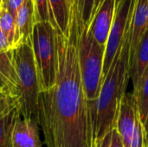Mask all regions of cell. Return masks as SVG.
<instances>
[{"label":"cell","instance_id":"cell-25","mask_svg":"<svg viewBox=\"0 0 148 147\" xmlns=\"http://www.w3.org/2000/svg\"><path fill=\"white\" fill-rule=\"evenodd\" d=\"M3 1H4V0H0V8H1V6H2V4H3Z\"/></svg>","mask_w":148,"mask_h":147},{"label":"cell","instance_id":"cell-6","mask_svg":"<svg viewBox=\"0 0 148 147\" xmlns=\"http://www.w3.org/2000/svg\"><path fill=\"white\" fill-rule=\"evenodd\" d=\"M131 3L132 0H121L116 5L114 22L106 43L102 69V82L107 76L117 53L121 49L124 42L128 26Z\"/></svg>","mask_w":148,"mask_h":147},{"label":"cell","instance_id":"cell-8","mask_svg":"<svg viewBox=\"0 0 148 147\" xmlns=\"http://www.w3.org/2000/svg\"><path fill=\"white\" fill-rule=\"evenodd\" d=\"M137 104L132 94H126L121 101L116 129L122 139L124 147H131L135 126Z\"/></svg>","mask_w":148,"mask_h":147},{"label":"cell","instance_id":"cell-22","mask_svg":"<svg viewBox=\"0 0 148 147\" xmlns=\"http://www.w3.org/2000/svg\"><path fill=\"white\" fill-rule=\"evenodd\" d=\"M11 48L7 37L5 36V35L3 34V32L2 31L1 28H0V53L4 52L9 50Z\"/></svg>","mask_w":148,"mask_h":147},{"label":"cell","instance_id":"cell-19","mask_svg":"<svg viewBox=\"0 0 148 147\" xmlns=\"http://www.w3.org/2000/svg\"><path fill=\"white\" fill-rule=\"evenodd\" d=\"M95 0H78V7L84 24H90L93 20V10Z\"/></svg>","mask_w":148,"mask_h":147},{"label":"cell","instance_id":"cell-1","mask_svg":"<svg viewBox=\"0 0 148 147\" xmlns=\"http://www.w3.org/2000/svg\"><path fill=\"white\" fill-rule=\"evenodd\" d=\"M78 0H70L69 36L56 30V76L55 84L41 91L37 123L47 147H92L94 113L82 80L78 51Z\"/></svg>","mask_w":148,"mask_h":147},{"label":"cell","instance_id":"cell-7","mask_svg":"<svg viewBox=\"0 0 148 147\" xmlns=\"http://www.w3.org/2000/svg\"><path fill=\"white\" fill-rule=\"evenodd\" d=\"M115 9L116 0H103L89 25L95 39L101 46H106L114 22Z\"/></svg>","mask_w":148,"mask_h":147},{"label":"cell","instance_id":"cell-28","mask_svg":"<svg viewBox=\"0 0 148 147\" xmlns=\"http://www.w3.org/2000/svg\"><path fill=\"white\" fill-rule=\"evenodd\" d=\"M147 145H148V143H147Z\"/></svg>","mask_w":148,"mask_h":147},{"label":"cell","instance_id":"cell-4","mask_svg":"<svg viewBox=\"0 0 148 147\" xmlns=\"http://www.w3.org/2000/svg\"><path fill=\"white\" fill-rule=\"evenodd\" d=\"M90 24H84L82 17L78 23L77 51L85 95L88 101L97 100L102 84V69L106 46L95 39Z\"/></svg>","mask_w":148,"mask_h":147},{"label":"cell","instance_id":"cell-13","mask_svg":"<svg viewBox=\"0 0 148 147\" xmlns=\"http://www.w3.org/2000/svg\"><path fill=\"white\" fill-rule=\"evenodd\" d=\"M142 123L145 122L148 110V65L132 93Z\"/></svg>","mask_w":148,"mask_h":147},{"label":"cell","instance_id":"cell-2","mask_svg":"<svg viewBox=\"0 0 148 147\" xmlns=\"http://www.w3.org/2000/svg\"><path fill=\"white\" fill-rule=\"evenodd\" d=\"M0 92L21 118L37 121L40 88L31 37L0 53Z\"/></svg>","mask_w":148,"mask_h":147},{"label":"cell","instance_id":"cell-5","mask_svg":"<svg viewBox=\"0 0 148 147\" xmlns=\"http://www.w3.org/2000/svg\"><path fill=\"white\" fill-rule=\"evenodd\" d=\"M31 42L41 91L49 89L56 76V30L49 22L35 23Z\"/></svg>","mask_w":148,"mask_h":147},{"label":"cell","instance_id":"cell-17","mask_svg":"<svg viewBox=\"0 0 148 147\" xmlns=\"http://www.w3.org/2000/svg\"><path fill=\"white\" fill-rule=\"evenodd\" d=\"M92 147H124V146L117 129L113 128L103 137L95 139L92 143Z\"/></svg>","mask_w":148,"mask_h":147},{"label":"cell","instance_id":"cell-15","mask_svg":"<svg viewBox=\"0 0 148 147\" xmlns=\"http://www.w3.org/2000/svg\"><path fill=\"white\" fill-rule=\"evenodd\" d=\"M0 28L5 36L7 37L11 48L14 46L15 39V30L16 23L15 18L11 16L5 6H1L0 8Z\"/></svg>","mask_w":148,"mask_h":147},{"label":"cell","instance_id":"cell-18","mask_svg":"<svg viewBox=\"0 0 148 147\" xmlns=\"http://www.w3.org/2000/svg\"><path fill=\"white\" fill-rule=\"evenodd\" d=\"M146 145H147V143H146L144 126L140 120L138 107H136L135 126H134V134H133L131 147H146Z\"/></svg>","mask_w":148,"mask_h":147},{"label":"cell","instance_id":"cell-10","mask_svg":"<svg viewBox=\"0 0 148 147\" xmlns=\"http://www.w3.org/2000/svg\"><path fill=\"white\" fill-rule=\"evenodd\" d=\"M15 23L16 30L14 45H16L31 37L33 28L36 23L33 0H23V4L17 12Z\"/></svg>","mask_w":148,"mask_h":147},{"label":"cell","instance_id":"cell-27","mask_svg":"<svg viewBox=\"0 0 148 147\" xmlns=\"http://www.w3.org/2000/svg\"><path fill=\"white\" fill-rule=\"evenodd\" d=\"M146 147H148V145H146Z\"/></svg>","mask_w":148,"mask_h":147},{"label":"cell","instance_id":"cell-3","mask_svg":"<svg viewBox=\"0 0 148 147\" xmlns=\"http://www.w3.org/2000/svg\"><path fill=\"white\" fill-rule=\"evenodd\" d=\"M133 6L131 4L128 26L121 49L117 53L109 71L105 77L96 101H92L94 113V139L103 137L113 128H116L121 103L127 94L130 79V20Z\"/></svg>","mask_w":148,"mask_h":147},{"label":"cell","instance_id":"cell-20","mask_svg":"<svg viewBox=\"0 0 148 147\" xmlns=\"http://www.w3.org/2000/svg\"><path fill=\"white\" fill-rule=\"evenodd\" d=\"M23 3V0H4L2 6L3 5L5 6L7 8V10H9V12L11 14V16L16 20L17 12H18L19 9L21 8Z\"/></svg>","mask_w":148,"mask_h":147},{"label":"cell","instance_id":"cell-23","mask_svg":"<svg viewBox=\"0 0 148 147\" xmlns=\"http://www.w3.org/2000/svg\"><path fill=\"white\" fill-rule=\"evenodd\" d=\"M144 126V130H145V137H146V143H148V110H147V114L146 117V120L143 123Z\"/></svg>","mask_w":148,"mask_h":147},{"label":"cell","instance_id":"cell-11","mask_svg":"<svg viewBox=\"0 0 148 147\" xmlns=\"http://www.w3.org/2000/svg\"><path fill=\"white\" fill-rule=\"evenodd\" d=\"M148 65V28L140 42L132 62L130 64V79L134 88L137 86L140 77Z\"/></svg>","mask_w":148,"mask_h":147},{"label":"cell","instance_id":"cell-26","mask_svg":"<svg viewBox=\"0 0 148 147\" xmlns=\"http://www.w3.org/2000/svg\"><path fill=\"white\" fill-rule=\"evenodd\" d=\"M121 1V0H116V5H117V4H118V3H119Z\"/></svg>","mask_w":148,"mask_h":147},{"label":"cell","instance_id":"cell-9","mask_svg":"<svg viewBox=\"0 0 148 147\" xmlns=\"http://www.w3.org/2000/svg\"><path fill=\"white\" fill-rule=\"evenodd\" d=\"M12 147H42L39 126L33 119H23L18 115L12 132Z\"/></svg>","mask_w":148,"mask_h":147},{"label":"cell","instance_id":"cell-21","mask_svg":"<svg viewBox=\"0 0 148 147\" xmlns=\"http://www.w3.org/2000/svg\"><path fill=\"white\" fill-rule=\"evenodd\" d=\"M11 109L12 107H10L7 98L3 94L0 92V120L3 115H5Z\"/></svg>","mask_w":148,"mask_h":147},{"label":"cell","instance_id":"cell-14","mask_svg":"<svg viewBox=\"0 0 148 147\" xmlns=\"http://www.w3.org/2000/svg\"><path fill=\"white\" fill-rule=\"evenodd\" d=\"M18 113L12 108L0 120V147H12V132Z\"/></svg>","mask_w":148,"mask_h":147},{"label":"cell","instance_id":"cell-12","mask_svg":"<svg viewBox=\"0 0 148 147\" xmlns=\"http://www.w3.org/2000/svg\"><path fill=\"white\" fill-rule=\"evenodd\" d=\"M49 3L57 27L65 36H69L70 0H49Z\"/></svg>","mask_w":148,"mask_h":147},{"label":"cell","instance_id":"cell-16","mask_svg":"<svg viewBox=\"0 0 148 147\" xmlns=\"http://www.w3.org/2000/svg\"><path fill=\"white\" fill-rule=\"evenodd\" d=\"M35 9L36 23L37 22H49L55 29H59L51 11L49 0H33Z\"/></svg>","mask_w":148,"mask_h":147},{"label":"cell","instance_id":"cell-24","mask_svg":"<svg viewBox=\"0 0 148 147\" xmlns=\"http://www.w3.org/2000/svg\"><path fill=\"white\" fill-rule=\"evenodd\" d=\"M102 1H103V0H95V6H94V10H93V17H94V16H95V14L96 10H98L99 6H100V5L101 4Z\"/></svg>","mask_w":148,"mask_h":147}]
</instances>
